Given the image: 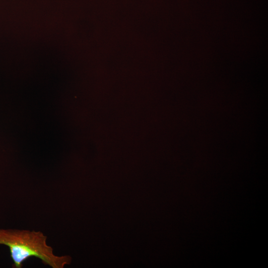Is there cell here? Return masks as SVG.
I'll return each instance as SVG.
<instances>
[{
	"instance_id": "1",
	"label": "cell",
	"mask_w": 268,
	"mask_h": 268,
	"mask_svg": "<svg viewBox=\"0 0 268 268\" xmlns=\"http://www.w3.org/2000/svg\"><path fill=\"white\" fill-rule=\"evenodd\" d=\"M47 239L40 231L0 228V245L9 248L14 268H21L24 262L32 257L52 268H63L70 264V256L56 255Z\"/></svg>"
}]
</instances>
